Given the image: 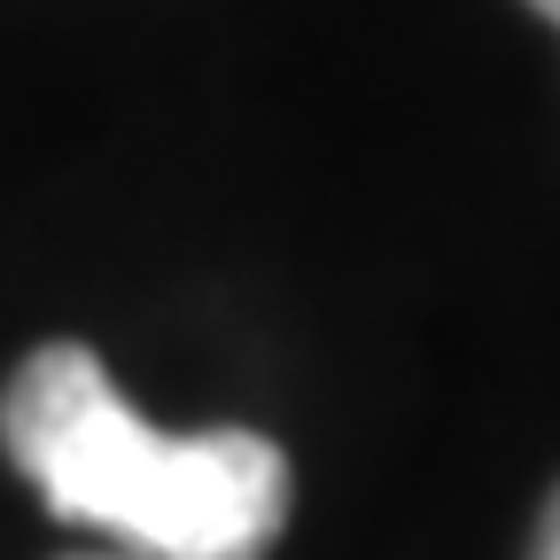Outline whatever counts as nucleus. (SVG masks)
Here are the masks:
<instances>
[{
    "label": "nucleus",
    "mask_w": 560,
    "mask_h": 560,
    "mask_svg": "<svg viewBox=\"0 0 560 560\" xmlns=\"http://www.w3.org/2000/svg\"><path fill=\"white\" fill-rule=\"evenodd\" d=\"M0 444L55 522L132 560H265L289 529V459L257 429H149L86 342H47L0 397Z\"/></svg>",
    "instance_id": "obj_1"
},
{
    "label": "nucleus",
    "mask_w": 560,
    "mask_h": 560,
    "mask_svg": "<svg viewBox=\"0 0 560 560\" xmlns=\"http://www.w3.org/2000/svg\"><path fill=\"white\" fill-rule=\"evenodd\" d=\"M529 560H560V490L545 499V522H537V545H529Z\"/></svg>",
    "instance_id": "obj_2"
}]
</instances>
